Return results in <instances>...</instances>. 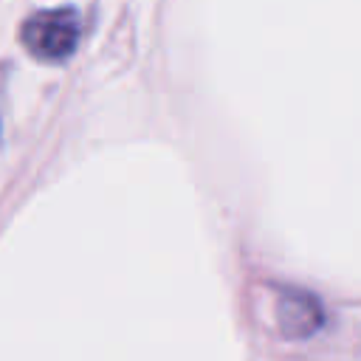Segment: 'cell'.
Segmentation results:
<instances>
[{"instance_id":"7a4b0ae2","label":"cell","mask_w":361,"mask_h":361,"mask_svg":"<svg viewBox=\"0 0 361 361\" xmlns=\"http://www.w3.org/2000/svg\"><path fill=\"white\" fill-rule=\"evenodd\" d=\"M276 324L285 336L302 338L322 324L319 302L302 290H282L276 296Z\"/></svg>"},{"instance_id":"6da1fadb","label":"cell","mask_w":361,"mask_h":361,"mask_svg":"<svg viewBox=\"0 0 361 361\" xmlns=\"http://www.w3.org/2000/svg\"><path fill=\"white\" fill-rule=\"evenodd\" d=\"M79 14L73 8H45L31 14L23 23V45L28 54L45 62H62L68 59L79 45Z\"/></svg>"}]
</instances>
